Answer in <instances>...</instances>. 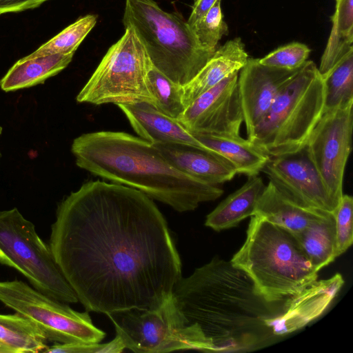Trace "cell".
<instances>
[{"label": "cell", "instance_id": "1", "mask_svg": "<svg viewBox=\"0 0 353 353\" xmlns=\"http://www.w3.org/2000/svg\"><path fill=\"white\" fill-rule=\"evenodd\" d=\"M49 245L88 312L155 310L172 296L181 262L149 196L90 181L58 205Z\"/></svg>", "mask_w": 353, "mask_h": 353}, {"label": "cell", "instance_id": "2", "mask_svg": "<svg viewBox=\"0 0 353 353\" xmlns=\"http://www.w3.org/2000/svg\"><path fill=\"white\" fill-rule=\"evenodd\" d=\"M175 305L204 352L255 350L270 343L286 301L269 302L241 269L218 257L176 283Z\"/></svg>", "mask_w": 353, "mask_h": 353}, {"label": "cell", "instance_id": "3", "mask_svg": "<svg viewBox=\"0 0 353 353\" xmlns=\"http://www.w3.org/2000/svg\"><path fill=\"white\" fill-rule=\"evenodd\" d=\"M71 150L77 166L112 183L134 188L183 212L219 198L223 190L173 167L150 142L115 131L83 134Z\"/></svg>", "mask_w": 353, "mask_h": 353}, {"label": "cell", "instance_id": "4", "mask_svg": "<svg viewBox=\"0 0 353 353\" xmlns=\"http://www.w3.org/2000/svg\"><path fill=\"white\" fill-rule=\"evenodd\" d=\"M230 261L269 302L286 301L318 277L295 235L256 215L251 216L245 242Z\"/></svg>", "mask_w": 353, "mask_h": 353}, {"label": "cell", "instance_id": "5", "mask_svg": "<svg viewBox=\"0 0 353 353\" xmlns=\"http://www.w3.org/2000/svg\"><path fill=\"white\" fill-rule=\"evenodd\" d=\"M324 112V84L318 67L306 61L281 89L248 139L270 157L303 150Z\"/></svg>", "mask_w": 353, "mask_h": 353}, {"label": "cell", "instance_id": "6", "mask_svg": "<svg viewBox=\"0 0 353 353\" xmlns=\"http://www.w3.org/2000/svg\"><path fill=\"white\" fill-rule=\"evenodd\" d=\"M122 22L134 30L152 64L182 86L215 52L201 45L180 13L167 12L154 0H125Z\"/></svg>", "mask_w": 353, "mask_h": 353}, {"label": "cell", "instance_id": "7", "mask_svg": "<svg viewBox=\"0 0 353 353\" xmlns=\"http://www.w3.org/2000/svg\"><path fill=\"white\" fill-rule=\"evenodd\" d=\"M0 263L19 272L50 297L65 303L79 302L49 244L17 208L0 211Z\"/></svg>", "mask_w": 353, "mask_h": 353}, {"label": "cell", "instance_id": "8", "mask_svg": "<svg viewBox=\"0 0 353 353\" xmlns=\"http://www.w3.org/2000/svg\"><path fill=\"white\" fill-rule=\"evenodd\" d=\"M125 30L77 94L79 103L119 105L145 102L155 108L147 83L152 63L134 30Z\"/></svg>", "mask_w": 353, "mask_h": 353}, {"label": "cell", "instance_id": "9", "mask_svg": "<svg viewBox=\"0 0 353 353\" xmlns=\"http://www.w3.org/2000/svg\"><path fill=\"white\" fill-rule=\"evenodd\" d=\"M0 301L30 320L54 343H100L105 336L88 311H75L19 280L0 281Z\"/></svg>", "mask_w": 353, "mask_h": 353}, {"label": "cell", "instance_id": "10", "mask_svg": "<svg viewBox=\"0 0 353 353\" xmlns=\"http://www.w3.org/2000/svg\"><path fill=\"white\" fill-rule=\"evenodd\" d=\"M125 349L137 353L202 350L201 341L176 307L173 297L155 310L128 309L106 314Z\"/></svg>", "mask_w": 353, "mask_h": 353}, {"label": "cell", "instance_id": "11", "mask_svg": "<svg viewBox=\"0 0 353 353\" xmlns=\"http://www.w3.org/2000/svg\"><path fill=\"white\" fill-rule=\"evenodd\" d=\"M353 103L323 112L305 145L328 194L338 207L343 176L351 152Z\"/></svg>", "mask_w": 353, "mask_h": 353}, {"label": "cell", "instance_id": "12", "mask_svg": "<svg viewBox=\"0 0 353 353\" xmlns=\"http://www.w3.org/2000/svg\"><path fill=\"white\" fill-rule=\"evenodd\" d=\"M236 72L199 95L178 120L192 134L236 137L243 122Z\"/></svg>", "mask_w": 353, "mask_h": 353}, {"label": "cell", "instance_id": "13", "mask_svg": "<svg viewBox=\"0 0 353 353\" xmlns=\"http://www.w3.org/2000/svg\"><path fill=\"white\" fill-rule=\"evenodd\" d=\"M287 199L302 207L334 214L336 209L305 148L270 157L262 171Z\"/></svg>", "mask_w": 353, "mask_h": 353}, {"label": "cell", "instance_id": "14", "mask_svg": "<svg viewBox=\"0 0 353 353\" xmlns=\"http://www.w3.org/2000/svg\"><path fill=\"white\" fill-rule=\"evenodd\" d=\"M300 69L286 70L248 59L239 72L238 85L248 137L265 114L285 84Z\"/></svg>", "mask_w": 353, "mask_h": 353}, {"label": "cell", "instance_id": "15", "mask_svg": "<svg viewBox=\"0 0 353 353\" xmlns=\"http://www.w3.org/2000/svg\"><path fill=\"white\" fill-rule=\"evenodd\" d=\"M344 281L340 274L315 281L299 294L288 299L284 312L274 319L276 336L299 330L321 315L336 295Z\"/></svg>", "mask_w": 353, "mask_h": 353}, {"label": "cell", "instance_id": "16", "mask_svg": "<svg viewBox=\"0 0 353 353\" xmlns=\"http://www.w3.org/2000/svg\"><path fill=\"white\" fill-rule=\"evenodd\" d=\"M152 144L176 169L203 182L219 185L237 174L225 159L212 150L182 143Z\"/></svg>", "mask_w": 353, "mask_h": 353}, {"label": "cell", "instance_id": "17", "mask_svg": "<svg viewBox=\"0 0 353 353\" xmlns=\"http://www.w3.org/2000/svg\"><path fill=\"white\" fill-rule=\"evenodd\" d=\"M117 106L139 137L151 143H182L210 150L199 142L178 119L160 112L150 103L143 102Z\"/></svg>", "mask_w": 353, "mask_h": 353}, {"label": "cell", "instance_id": "18", "mask_svg": "<svg viewBox=\"0 0 353 353\" xmlns=\"http://www.w3.org/2000/svg\"><path fill=\"white\" fill-rule=\"evenodd\" d=\"M248 59L245 45L239 37L218 47L197 74L183 86L185 108L231 74L239 72Z\"/></svg>", "mask_w": 353, "mask_h": 353}, {"label": "cell", "instance_id": "19", "mask_svg": "<svg viewBox=\"0 0 353 353\" xmlns=\"http://www.w3.org/2000/svg\"><path fill=\"white\" fill-rule=\"evenodd\" d=\"M327 214L328 212L296 204L269 181L256 203L253 215L296 234Z\"/></svg>", "mask_w": 353, "mask_h": 353}, {"label": "cell", "instance_id": "20", "mask_svg": "<svg viewBox=\"0 0 353 353\" xmlns=\"http://www.w3.org/2000/svg\"><path fill=\"white\" fill-rule=\"evenodd\" d=\"M248 177L244 185L230 194L208 214L205 226L215 231H221L234 228L245 218L254 214L265 185L258 175Z\"/></svg>", "mask_w": 353, "mask_h": 353}, {"label": "cell", "instance_id": "21", "mask_svg": "<svg viewBox=\"0 0 353 353\" xmlns=\"http://www.w3.org/2000/svg\"><path fill=\"white\" fill-rule=\"evenodd\" d=\"M194 136L208 149L225 159L237 174L258 175L270 156L249 139L241 136L225 137L195 134Z\"/></svg>", "mask_w": 353, "mask_h": 353}, {"label": "cell", "instance_id": "22", "mask_svg": "<svg viewBox=\"0 0 353 353\" xmlns=\"http://www.w3.org/2000/svg\"><path fill=\"white\" fill-rule=\"evenodd\" d=\"M74 54H54L37 57L26 56L9 69L0 80V87L3 91L10 92L43 83L65 68Z\"/></svg>", "mask_w": 353, "mask_h": 353}, {"label": "cell", "instance_id": "23", "mask_svg": "<svg viewBox=\"0 0 353 353\" xmlns=\"http://www.w3.org/2000/svg\"><path fill=\"white\" fill-rule=\"evenodd\" d=\"M294 234L316 271L319 272L337 257L334 214H327Z\"/></svg>", "mask_w": 353, "mask_h": 353}, {"label": "cell", "instance_id": "24", "mask_svg": "<svg viewBox=\"0 0 353 353\" xmlns=\"http://www.w3.org/2000/svg\"><path fill=\"white\" fill-rule=\"evenodd\" d=\"M331 21L332 28L318 68L322 78L353 50V0H336Z\"/></svg>", "mask_w": 353, "mask_h": 353}, {"label": "cell", "instance_id": "25", "mask_svg": "<svg viewBox=\"0 0 353 353\" xmlns=\"http://www.w3.org/2000/svg\"><path fill=\"white\" fill-rule=\"evenodd\" d=\"M47 341L42 331L24 316L0 314V353L43 352Z\"/></svg>", "mask_w": 353, "mask_h": 353}, {"label": "cell", "instance_id": "26", "mask_svg": "<svg viewBox=\"0 0 353 353\" xmlns=\"http://www.w3.org/2000/svg\"><path fill=\"white\" fill-rule=\"evenodd\" d=\"M324 112L353 103V50L323 78Z\"/></svg>", "mask_w": 353, "mask_h": 353}, {"label": "cell", "instance_id": "27", "mask_svg": "<svg viewBox=\"0 0 353 353\" xmlns=\"http://www.w3.org/2000/svg\"><path fill=\"white\" fill-rule=\"evenodd\" d=\"M147 83L154 99L155 108L178 119L185 108L183 103V86L173 82L152 64L147 72Z\"/></svg>", "mask_w": 353, "mask_h": 353}, {"label": "cell", "instance_id": "28", "mask_svg": "<svg viewBox=\"0 0 353 353\" xmlns=\"http://www.w3.org/2000/svg\"><path fill=\"white\" fill-rule=\"evenodd\" d=\"M97 21L96 14H87L79 18L28 57H37L54 54L74 53L94 27Z\"/></svg>", "mask_w": 353, "mask_h": 353}, {"label": "cell", "instance_id": "29", "mask_svg": "<svg viewBox=\"0 0 353 353\" xmlns=\"http://www.w3.org/2000/svg\"><path fill=\"white\" fill-rule=\"evenodd\" d=\"M221 2V0H218L203 17L191 26L201 45L214 52L222 37L228 34V26L223 20Z\"/></svg>", "mask_w": 353, "mask_h": 353}, {"label": "cell", "instance_id": "30", "mask_svg": "<svg viewBox=\"0 0 353 353\" xmlns=\"http://www.w3.org/2000/svg\"><path fill=\"white\" fill-rule=\"evenodd\" d=\"M310 53V49L305 44L292 42L279 47L259 61L270 67L296 70L307 61Z\"/></svg>", "mask_w": 353, "mask_h": 353}, {"label": "cell", "instance_id": "31", "mask_svg": "<svg viewBox=\"0 0 353 353\" xmlns=\"http://www.w3.org/2000/svg\"><path fill=\"white\" fill-rule=\"evenodd\" d=\"M336 256L343 254L353 242V199L343 194L334 212Z\"/></svg>", "mask_w": 353, "mask_h": 353}, {"label": "cell", "instance_id": "32", "mask_svg": "<svg viewBox=\"0 0 353 353\" xmlns=\"http://www.w3.org/2000/svg\"><path fill=\"white\" fill-rule=\"evenodd\" d=\"M125 345L121 339L116 337L106 343H54L48 346L43 352L48 353H119L125 350Z\"/></svg>", "mask_w": 353, "mask_h": 353}, {"label": "cell", "instance_id": "33", "mask_svg": "<svg viewBox=\"0 0 353 353\" xmlns=\"http://www.w3.org/2000/svg\"><path fill=\"white\" fill-rule=\"evenodd\" d=\"M47 1L49 0H0V14L35 8Z\"/></svg>", "mask_w": 353, "mask_h": 353}, {"label": "cell", "instance_id": "34", "mask_svg": "<svg viewBox=\"0 0 353 353\" xmlns=\"http://www.w3.org/2000/svg\"><path fill=\"white\" fill-rule=\"evenodd\" d=\"M218 0H194L191 14L187 21L191 27L203 17Z\"/></svg>", "mask_w": 353, "mask_h": 353}, {"label": "cell", "instance_id": "35", "mask_svg": "<svg viewBox=\"0 0 353 353\" xmlns=\"http://www.w3.org/2000/svg\"><path fill=\"white\" fill-rule=\"evenodd\" d=\"M1 132H2V128L0 126V134H1ZM1 152H0V158H1Z\"/></svg>", "mask_w": 353, "mask_h": 353}, {"label": "cell", "instance_id": "36", "mask_svg": "<svg viewBox=\"0 0 353 353\" xmlns=\"http://www.w3.org/2000/svg\"></svg>", "mask_w": 353, "mask_h": 353}]
</instances>
